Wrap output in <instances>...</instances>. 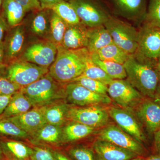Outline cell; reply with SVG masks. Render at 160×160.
<instances>
[{
    "label": "cell",
    "mask_w": 160,
    "mask_h": 160,
    "mask_svg": "<svg viewBox=\"0 0 160 160\" xmlns=\"http://www.w3.org/2000/svg\"><path fill=\"white\" fill-rule=\"evenodd\" d=\"M92 147L96 153L106 160H129L139 157L133 152L99 139L95 141Z\"/></svg>",
    "instance_id": "2e32d148"
},
{
    "label": "cell",
    "mask_w": 160,
    "mask_h": 160,
    "mask_svg": "<svg viewBox=\"0 0 160 160\" xmlns=\"http://www.w3.org/2000/svg\"><path fill=\"white\" fill-rule=\"evenodd\" d=\"M49 71L48 68L26 61H15L7 66L5 77L22 88L40 79Z\"/></svg>",
    "instance_id": "8992f818"
},
{
    "label": "cell",
    "mask_w": 160,
    "mask_h": 160,
    "mask_svg": "<svg viewBox=\"0 0 160 160\" xmlns=\"http://www.w3.org/2000/svg\"><path fill=\"white\" fill-rule=\"evenodd\" d=\"M144 160H160V155L157 153L151 155L148 157L144 158Z\"/></svg>",
    "instance_id": "bcb514c9"
},
{
    "label": "cell",
    "mask_w": 160,
    "mask_h": 160,
    "mask_svg": "<svg viewBox=\"0 0 160 160\" xmlns=\"http://www.w3.org/2000/svg\"><path fill=\"white\" fill-rule=\"evenodd\" d=\"M133 55L140 62L156 68L160 56V28L146 23L139 32L138 48Z\"/></svg>",
    "instance_id": "277c9868"
},
{
    "label": "cell",
    "mask_w": 160,
    "mask_h": 160,
    "mask_svg": "<svg viewBox=\"0 0 160 160\" xmlns=\"http://www.w3.org/2000/svg\"><path fill=\"white\" fill-rule=\"evenodd\" d=\"M98 139L108 141L133 152L139 156L143 157L147 152L142 144L135 139L119 127L115 125H109L102 129L100 131Z\"/></svg>",
    "instance_id": "8fae6325"
},
{
    "label": "cell",
    "mask_w": 160,
    "mask_h": 160,
    "mask_svg": "<svg viewBox=\"0 0 160 160\" xmlns=\"http://www.w3.org/2000/svg\"><path fill=\"white\" fill-rule=\"evenodd\" d=\"M155 99L160 101V79L158 84L156 91L155 98Z\"/></svg>",
    "instance_id": "7dc6e473"
},
{
    "label": "cell",
    "mask_w": 160,
    "mask_h": 160,
    "mask_svg": "<svg viewBox=\"0 0 160 160\" xmlns=\"http://www.w3.org/2000/svg\"><path fill=\"white\" fill-rule=\"evenodd\" d=\"M61 1H68L69 0H39L41 3L42 9H44L46 6L52 5Z\"/></svg>",
    "instance_id": "7bdbcfd3"
},
{
    "label": "cell",
    "mask_w": 160,
    "mask_h": 160,
    "mask_svg": "<svg viewBox=\"0 0 160 160\" xmlns=\"http://www.w3.org/2000/svg\"><path fill=\"white\" fill-rule=\"evenodd\" d=\"M81 76L98 80L107 86L112 80L102 69L92 62L90 53L86 58V68Z\"/></svg>",
    "instance_id": "f546056e"
},
{
    "label": "cell",
    "mask_w": 160,
    "mask_h": 160,
    "mask_svg": "<svg viewBox=\"0 0 160 160\" xmlns=\"http://www.w3.org/2000/svg\"><path fill=\"white\" fill-rule=\"evenodd\" d=\"M32 105L21 91L12 95L8 106L0 115V120L18 115L30 110Z\"/></svg>",
    "instance_id": "44dd1931"
},
{
    "label": "cell",
    "mask_w": 160,
    "mask_h": 160,
    "mask_svg": "<svg viewBox=\"0 0 160 160\" xmlns=\"http://www.w3.org/2000/svg\"></svg>",
    "instance_id": "680465c9"
},
{
    "label": "cell",
    "mask_w": 160,
    "mask_h": 160,
    "mask_svg": "<svg viewBox=\"0 0 160 160\" xmlns=\"http://www.w3.org/2000/svg\"><path fill=\"white\" fill-rule=\"evenodd\" d=\"M5 57V43L4 42L0 43V66L2 62Z\"/></svg>",
    "instance_id": "f6af8a7d"
},
{
    "label": "cell",
    "mask_w": 160,
    "mask_h": 160,
    "mask_svg": "<svg viewBox=\"0 0 160 160\" xmlns=\"http://www.w3.org/2000/svg\"><path fill=\"white\" fill-rule=\"evenodd\" d=\"M95 160H106L103 159L98 154L96 153L95 154Z\"/></svg>",
    "instance_id": "c3c4849f"
},
{
    "label": "cell",
    "mask_w": 160,
    "mask_h": 160,
    "mask_svg": "<svg viewBox=\"0 0 160 160\" xmlns=\"http://www.w3.org/2000/svg\"><path fill=\"white\" fill-rule=\"evenodd\" d=\"M156 69L157 70L158 72V74L159 75V76L160 77V68H156Z\"/></svg>",
    "instance_id": "db71d44e"
},
{
    "label": "cell",
    "mask_w": 160,
    "mask_h": 160,
    "mask_svg": "<svg viewBox=\"0 0 160 160\" xmlns=\"http://www.w3.org/2000/svg\"><path fill=\"white\" fill-rule=\"evenodd\" d=\"M57 47L56 58L49 74L58 82H71L82 74L89 52L86 48L67 49L61 46Z\"/></svg>",
    "instance_id": "6da1fadb"
},
{
    "label": "cell",
    "mask_w": 160,
    "mask_h": 160,
    "mask_svg": "<svg viewBox=\"0 0 160 160\" xmlns=\"http://www.w3.org/2000/svg\"><path fill=\"white\" fill-rule=\"evenodd\" d=\"M1 67H2V66H0V77H1Z\"/></svg>",
    "instance_id": "9f6ffc18"
},
{
    "label": "cell",
    "mask_w": 160,
    "mask_h": 160,
    "mask_svg": "<svg viewBox=\"0 0 160 160\" xmlns=\"http://www.w3.org/2000/svg\"><path fill=\"white\" fill-rule=\"evenodd\" d=\"M22 88V87L12 82L6 77H0V96L14 94L19 91Z\"/></svg>",
    "instance_id": "8d00e7d4"
},
{
    "label": "cell",
    "mask_w": 160,
    "mask_h": 160,
    "mask_svg": "<svg viewBox=\"0 0 160 160\" xmlns=\"http://www.w3.org/2000/svg\"><path fill=\"white\" fill-rule=\"evenodd\" d=\"M44 9H49L58 15L68 25H75L81 22L72 5L67 1H61L46 6Z\"/></svg>",
    "instance_id": "4316f807"
},
{
    "label": "cell",
    "mask_w": 160,
    "mask_h": 160,
    "mask_svg": "<svg viewBox=\"0 0 160 160\" xmlns=\"http://www.w3.org/2000/svg\"><path fill=\"white\" fill-rule=\"evenodd\" d=\"M88 29L82 22L68 25L61 46L67 49L86 48L88 44Z\"/></svg>",
    "instance_id": "e0dca14e"
},
{
    "label": "cell",
    "mask_w": 160,
    "mask_h": 160,
    "mask_svg": "<svg viewBox=\"0 0 160 160\" xmlns=\"http://www.w3.org/2000/svg\"><path fill=\"white\" fill-rule=\"evenodd\" d=\"M4 156L9 160H28L32 153V148L14 140L0 141Z\"/></svg>",
    "instance_id": "ac0fdd59"
},
{
    "label": "cell",
    "mask_w": 160,
    "mask_h": 160,
    "mask_svg": "<svg viewBox=\"0 0 160 160\" xmlns=\"http://www.w3.org/2000/svg\"><path fill=\"white\" fill-rule=\"evenodd\" d=\"M3 157H4V155H3L2 148H1V146H0V160H2Z\"/></svg>",
    "instance_id": "f907efd6"
},
{
    "label": "cell",
    "mask_w": 160,
    "mask_h": 160,
    "mask_svg": "<svg viewBox=\"0 0 160 160\" xmlns=\"http://www.w3.org/2000/svg\"><path fill=\"white\" fill-rule=\"evenodd\" d=\"M52 152L55 160H71L66 156L58 152L54 151Z\"/></svg>",
    "instance_id": "ee69618b"
},
{
    "label": "cell",
    "mask_w": 160,
    "mask_h": 160,
    "mask_svg": "<svg viewBox=\"0 0 160 160\" xmlns=\"http://www.w3.org/2000/svg\"><path fill=\"white\" fill-rule=\"evenodd\" d=\"M2 160H9L8 159H7V158H6V157H5L4 156V157H3Z\"/></svg>",
    "instance_id": "11a10c76"
},
{
    "label": "cell",
    "mask_w": 160,
    "mask_h": 160,
    "mask_svg": "<svg viewBox=\"0 0 160 160\" xmlns=\"http://www.w3.org/2000/svg\"><path fill=\"white\" fill-rule=\"evenodd\" d=\"M129 160H144V158L142 157L139 156Z\"/></svg>",
    "instance_id": "681fc988"
},
{
    "label": "cell",
    "mask_w": 160,
    "mask_h": 160,
    "mask_svg": "<svg viewBox=\"0 0 160 160\" xmlns=\"http://www.w3.org/2000/svg\"><path fill=\"white\" fill-rule=\"evenodd\" d=\"M87 48L89 53L97 52L113 43L111 36L104 25L88 29Z\"/></svg>",
    "instance_id": "d6986e66"
},
{
    "label": "cell",
    "mask_w": 160,
    "mask_h": 160,
    "mask_svg": "<svg viewBox=\"0 0 160 160\" xmlns=\"http://www.w3.org/2000/svg\"><path fill=\"white\" fill-rule=\"evenodd\" d=\"M104 26L115 44L128 54L135 53L138 43L139 32L133 27L111 15Z\"/></svg>",
    "instance_id": "5b68a950"
},
{
    "label": "cell",
    "mask_w": 160,
    "mask_h": 160,
    "mask_svg": "<svg viewBox=\"0 0 160 160\" xmlns=\"http://www.w3.org/2000/svg\"><path fill=\"white\" fill-rule=\"evenodd\" d=\"M49 73L20 91L30 101L32 107H42L65 97V88L61 86Z\"/></svg>",
    "instance_id": "3957f363"
},
{
    "label": "cell",
    "mask_w": 160,
    "mask_h": 160,
    "mask_svg": "<svg viewBox=\"0 0 160 160\" xmlns=\"http://www.w3.org/2000/svg\"><path fill=\"white\" fill-rule=\"evenodd\" d=\"M81 22L89 28L104 25L110 16L100 3L94 0H69Z\"/></svg>",
    "instance_id": "52a82bcc"
},
{
    "label": "cell",
    "mask_w": 160,
    "mask_h": 160,
    "mask_svg": "<svg viewBox=\"0 0 160 160\" xmlns=\"http://www.w3.org/2000/svg\"><path fill=\"white\" fill-rule=\"evenodd\" d=\"M70 107L64 102H53L41 107L46 124L61 126L67 119Z\"/></svg>",
    "instance_id": "ffe728a7"
},
{
    "label": "cell",
    "mask_w": 160,
    "mask_h": 160,
    "mask_svg": "<svg viewBox=\"0 0 160 160\" xmlns=\"http://www.w3.org/2000/svg\"><path fill=\"white\" fill-rule=\"evenodd\" d=\"M159 102H160V101H159Z\"/></svg>",
    "instance_id": "6f0895ef"
},
{
    "label": "cell",
    "mask_w": 160,
    "mask_h": 160,
    "mask_svg": "<svg viewBox=\"0 0 160 160\" xmlns=\"http://www.w3.org/2000/svg\"><path fill=\"white\" fill-rule=\"evenodd\" d=\"M155 148L157 154L160 155V128L154 133Z\"/></svg>",
    "instance_id": "b9f144b4"
},
{
    "label": "cell",
    "mask_w": 160,
    "mask_h": 160,
    "mask_svg": "<svg viewBox=\"0 0 160 160\" xmlns=\"http://www.w3.org/2000/svg\"><path fill=\"white\" fill-rule=\"evenodd\" d=\"M136 117L147 132L153 134L160 128V102L154 99H143L136 106Z\"/></svg>",
    "instance_id": "5bb4252c"
},
{
    "label": "cell",
    "mask_w": 160,
    "mask_h": 160,
    "mask_svg": "<svg viewBox=\"0 0 160 160\" xmlns=\"http://www.w3.org/2000/svg\"><path fill=\"white\" fill-rule=\"evenodd\" d=\"M7 28V22L6 19L0 15V43L3 42L4 34Z\"/></svg>",
    "instance_id": "60d3db41"
},
{
    "label": "cell",
    "mask_w": 160,
    "mask_h": 160,
    "mask_svg": "<svg viewBox=\"0 0 160 160\" xmlns=\"http://www.w3.org/2000/svg\"><path fill=\"white\" fill-rule=\"evenodd\" d=\"M25 9L26 12L34 10L42 9L39 0H15Z\"/></svg>",
    "instance_id": "f35d334b"
},
{
    "label": "cell",
    "mask_w": 160,
    "mask_h": 160,
    "mask_svg": "<svg viewBox=\"0 0 160 160\" xmlns=\"http://www.w3.org/2000/svg\"><path fill=\"white\" fill-rule=\"evenodd\" d=\"M92 62L101 68L112 80L124 79L127 74L123 65L111 61L100 59L95 52L90 53Z\"/></svg>",
    "instance_id": "484cf974"
},
{
    "label": "cell",
    "mask_w": 160,
    "mask_h": 160,
    "mask_svg": "<svg viewBox=\"0 0 160 160\" xmlns=\"http://www.w3.org/2000/svg\"><path fill=\"white\" fill-rule=\"evenodd\" d=\"M95 53L100 59L122 65L126 62L130 55L113 42L103 47Z\"/></svg>",
    "instance_id": "f1b7e54d"
},
{
    "label": "cell",
    "mask_w": 160,
    "mask_h": 160,
    "mask_svg": "<svg viewBox=\"0 0 160 160\" xmlns=\"http://www.w3.org/2000/svg\"><path fill=\"white\" fill-rule=\"evenodd\" d=\"M68 24L52 12L50 17V27L52 42L61 46Z\"/></svg>",
    "instance_id": "4dcf8cb0"
},
{
    "label": "cell",
    "mask_w": 160,
    "mask_h": 160,
    "mask_svg": "<svg viewBox=\"0 0 160 160\" xmlns=\"http://www.w3.org/2000/svg\"><path fill=\"white\" fill-rule=\"evenodd\" d=\"M117 11L132 16L145 15L146 0H110Z\"/></svg>",
    "instance_id": "cb8c5ba5"
},
{
    "label": "cell",
    "mask_w": 160,
    "mask_h": 160,
    "mask_svg": "<svg viewBox=\"0 0 160 160\" xmlns=\"http://www.w3.org/2000/svg\"><path fill=\"white\" fill-rule=\"evenodd\" d=\"M58 53V47L52 41L38 42L26 49L23 58L27 62L48 68L54 62Z\"/></svg>",
    "instance_id": "7c38bea8"
},
{
    "label": "cell",
    "mask_w": 160,
    "mask_h": 160,
    "mask_svg": "<svg viewBox=\"0 0 160 160\" xmlns=\"http://www.w3.org/2000/svg\"><path fill=\"white\" fill-rule=\"evenodd\" d=\"M94 130V128L72 121L62 128V143L71 142L82 139L91 134Z\"/></svg>",
    "instance_id": "7402d4cb"
},
{
    "label": "cell",
    "mask_w": 160,
    "mask_h": 160,
    "mask_svg": "<svg viewBox=\"0 0 160 160\" xmlns=\"http://www.w3.org/2000/svg\"><path fill=\"white\" fill-rule=\"evenodd\" d=\"M146 23L160 28V0H149Z\"/></svg>",
    "instance_id": "836d02e7"
},
{
    "label": "cell",
    "mask_w": 160,
    "mask_h": 160,
    "mask_svg": "<svg viewBox=\"0 0 160 160\" xmlns=\"http://www.w3.org/2000/svg\"><path fill=\"white\" fill-rule=\"evenodd\" d=\"M69 153L76 160H95L93 152L88 147L77 146L70 148Z\"/></svg>",
    "instance_id": "d590c367"
},
{
    "label": "cell",
    "mask_w": 160,
    "mask_h": 160,
    "mask_svg": "<svg viewBox=\"0 0 160 160\" xmlns=\"http://www.w3.org/2000/svg\"><path fill=\"white\" fill-rule=\"evenodd\" d=\"M29 160H55L53 152L43 147L35 146Z\"/></svg>",
    "instance_id": "74e56055"
},
{
    "label": "cell",
    "mask_w": 160,
    "mask_h": 160,
    "mask_svg": "<svg viewBox=\"0 0 160 160\" xmlns=\"http://www.w3.org/2000/svg\"><path fill=\"white\" fill-rule=\"evenodd\" d=\"M160 68V56L158 60V62L156 68Z\"/></svg>",
    "instance_id": "816d5d0a"
},
{
    "label": "cell",
    "mask_w": 160,
    "mask_h": 160,
    "mask_svg": "<svg viewBox=\"0 0 160 160\" xmlns=\"http://www.w3.org/2000/svg\"><path fill=\"white\" fill-rule=\"evenodd\" d=\"M0 134L22 138L29 137L28 133L14 123L5 119L0 120Z\"/></svg>",
    "instance_id": "d6a6232c"
},
{
    "label": "cell",
    "mask_w": 160,
    "mask_h": 160,
    "mask_svg": "<svg viewBox=\"0 0 160 160\" xmlns=\"http://www.w3.org/2000/svg\"><path fill=\"white\" fill-rule=\"evenodd\" d=\"M109 116L123 131L142 144L147 141L140 122L130 110L112 107L108 110Z\"/></svg>",
    "instance_id": "4fadbf2b"
},
{
    "label": "cell",
    "mask_w": 160,
    "mask_h": 160,
    "mask_svg": "<svg viewBox=\"0 0 160 160\" xmlns=\"http://www.w3.org/2000/svg\"><path fill=\"white\" fill-rule=\"evenodd\" d=\"M61 126L46 124L32 135L34 141L51 144L62 143Z\"/></svg>",
    "instance_id": "d4e9b609"
},
{
    "label": "cell",
    "mask_w": 160,
    "mask_h": 160,
    "mask_svg": "<svg viewBox=\"0 0 160 160\" xmlns=\"http://www.w3.org/2000/svg\"><path fill=\"white\" fill-rule=\"evenodd\" d=\"M24 32L21 26H17L12 31L5 43V57L8 60H13L19 54L24 45Z\"/></svg>",
    "instance_id": "603a6c76"
},
{
    "label": "cell",
    "mask_w": 160,
    "mask_h": 160,
    "mask_svg": "<svg viewBox=\"0 0 160 160\" xmlns=\"http://www.w3.org/2000/svg\"><path fill=\"white\" fill-rule=\"evenodd\" d=\"M4 119L14 123L31 136L46 124L41 107H34L22 114Z\"/></svg>",
    "instance_id": "9a60e30c"
},
{
    "label": "cell",
    "mask_w": 160,
    "mask_h": 160,
    "mask_svg": "<svg viewBox=\"0 0 160 160\" xmlns=\"http://www.w3.org/2000/svg\"><path fill=\"white\" fill-rule=\"evenodd\" d=\"M65 97L69 102L79 106L107 105L111 102V99L107 95L95 93L75 82L65 87Z\"/></svg>",
    "instance_id": "30bf717a"
},
{
    "label": "cell",
    "mask_w": 160,
    "mask_h": 160,
    "mask_svg": "<svg viewBox=\"0 0 160 160\" xmlns=\"http://www.w3.org/2000/svg\"><path fill=\"white\" fill-rule=\"evenodd\" d=\"M127 80L144 96L154 99L160 79L156 68L140 62L134 55H130L123 64Z\"/></svg>",
    "instance_id": "7a4b0ae2"
},
{
    "label": "cell",
    "mask_w": 160,
    "mask_h": 160,
    "mask_svg": "<svg viewBox=\"0 0 160 160\" xmlns=\"http://www.w3.org/2000/svg\"><path fill=\"white\" fill-rule=\"evenodd\" d=\"M111 99L123 109L131 110L144 99V96L125 79L112 80L108 85Z\"/></svg>",
    "instance_id": "ba28073f"
},
{
    "label": "cell",
    "mask_w": 160,
    "mask_h": 160,
    "mask_svg": "<svg viewBox=\"0 0 160 160\" xmlns=\"http://www.w3.org/2000/svg\"><path fill=\"white\" fill-rule=\"evenodd\" d=\"M109 117L108 110L99 105L70 107L67 115V119L94 128L105 126Z\"/></svg>",
    "instance_id": "9c48e42d"
},
{
    "label": "cell",
    "mask_w": 160,
    "mask_h": 160,
    "mask_svg": "<svg viewBox=\"0 0 160 160\" xmlns=\"http://www.w3.org/2000/svg\"><path fill=\"white\" fill-rule=\"evenodd\" d=\"M73 82H76L95 93L107 95L108 86L98 80L80 76L75 79Z\"/></svg>",
    "instance_id": "1f68e13d"
},
{
    "label": "cell",
    "mask_w": 160,
    "mask_h": 160,
    "mask_svg": "<svg viewBox=\"0 0 160 160\" xmlns=\"http://www.w3.org/2000/svg\"><path fill=\"white\" fill-rule=\"evenodd\" d=\"M49 27L48 18L45 12H41L33 19L32 29L35 34L42 35L47 32Z\"/></svg>",
    "instance_id": "e575fe53"
},
{
    "label": "cell",
    "mask_w": 160,
    "mask_h": 160,
    "mask_svg": "<svg viewBox=\"0 0 160 160\" xmlns=\"http://www.w3.org/2000/svg\"><path fill=\"white\" fill-rule=\"evenodd\" d=\"M4 0H0V8H1V6H2V4Z\"/></svg>",
    "instance_id": "f5cc1de1"
},
{
    "label": "cell",
    "mask_w": 160,
    "mask_h": 160,
    "mask_svg": "<svg viewBox=\"0 0 160 160\" xmlns=\"http://www.w3.org/2000/svg\"><path fill=\"white\" fill-rule=\"evenodd\" d=\"M13 95L0 96V115L3 113L8 106Z\"/></svg>",
    "instance_id": "ab89813d"
},
{
    "label": "cell",
    "mask_w": 160,
    "mask_h": 160,
    "mask_svg": "<svg viewBox=\"0 0 160 160\" xmlns=\"http://www.w3.org/2000/svg\"><path fill=\"white\" fill-rule=\"evenodd\" d=\"M2 7L5 19L9 26L14 27L22 22L26 12L15 0H4Z\"/></svg>",
    "instance_id": "83f0119b"
}]
</instances>
